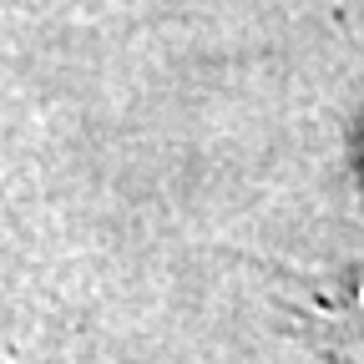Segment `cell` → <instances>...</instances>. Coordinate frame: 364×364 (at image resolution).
Instances as JSON below:
<instances>
[{"instance_id": "obj_1", "label": "cell", "mask_w": 364, "mask_h": 364, "mask_svg": "<svg viewBox=\"0 0 364 364\" xmlns=\"http://www.w3.org/2000/svg\"><path fill=\"white\" fill-rule=\"evenodd\" d=\"M318 344H324L329 359L339 364H364V268L354 273V284L329 299V304H318Z\"/></svg>"}]
</instances>
